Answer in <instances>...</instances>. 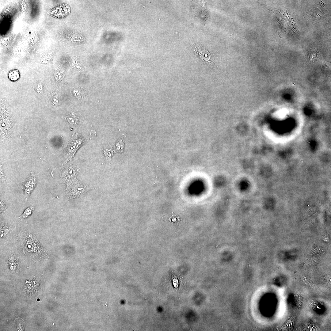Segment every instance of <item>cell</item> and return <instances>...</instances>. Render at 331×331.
Segmentation results:
<instances>
[{
	"label": "cell",
	"instance_id": "4",
	"mask_svg": "<svg viewBox=\"0 0 331 331\" xmlns=\"http://www.w3.org/2000/svg\"><path fill=\"white\" fill-rule=\"evenodd\" d=\"M8 77L12 81L17 80L20 78V75L18 72L16 70L11 71L8 73Z\"/></svg>",
	"mask_w": 331,
	"mask_h": 331
},
{
	"label": "cell",
	"instance_id": "3",
	"mask_svg": "<svg viewBox=\"0 0 331 331\" xmlns=\"http://www.w3.org/2000/svg\"><path fill=\"white\" fill-rule=\"evenodd\" d=\"M193 44L194 50L202 58L205 60H208L210 59V55L207 51L199 45L194 43Z\"/></svg>",
	"mask_w": 331,
	"mask_h": 331
},
{
	"label": "cell",
	"instance_id": "2",
	"mask_svg": "<svg viewBox=\"0 0 331 331\" xmlns=\"http://www.w3.org/2000/svg\"><path fill=\"white\" fill-rule=\"evenodd\" d=\"M37 180L35 174L31 173L27 178L22 181L23 189L25 200H27L36 184Z\"/></svg>",
	"mask_w": 331,
	"mask_h": 331
},
{
	"label": "cell",
	"instance_id": "1",
	"mask_svg": "<svg viewBox=\"0 0 331 331\" xmlns=\"http://www.w3.org/2000/svg\"><path fill=\"white\" fill-rule=\"evenodd\" d=\"M67 186V192L70 199L78 197L89 189L87 185L78 180Z\"/></svg>",
	"mask_w": 331,
	"mask_h": 331
},
{
	"label": "cell",
	"instance_id": "5",
	"mask_svg": "<svg viewBox=\"0 0 331 331\" xmlns=\"http://www.w3.org/2000/svg\"><path fill=\"white\" fill-rule=\"evenodd\" d=\"M34 210L33 206H30L27 208L23 214L20 216V217L21 219H25L30 215Z\"/></svg>",
	"mask_w": 331,
	"mask_h": 331
}]
</instances>
